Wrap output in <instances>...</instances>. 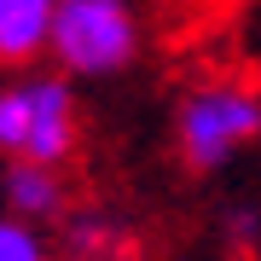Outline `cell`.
I'll return each mask as SVG.
<instances>
[{"instance_id":"3","label":"cell","mask_w":261,"mask_h":261,"mask_svg":"<svg viewBox=\"0 0 261 261\" xmlns=\"http://www.w3.org/2000/svg\"><path fill=\"white\" fill-rule=\"evenodd\" d=\"M47 53L64 75H122L140 58V12L134 0H58Z\"/></svg>"},{"instance_id":"5","label":"cell","mask_w":261,"mask_h":261,"mask_svg":"<svg viewBox=\"0 0 261 261\" xmlns=\"http://www.w3.org/2000/svg\"><path fill=\"white\" fill-rule=\"evenodd\" d=\"M0 197H6V215L12 221H64L70 203H64V174L58 168H35V163H6L0 168Z\"/></svg>"},{"instance_id":"8","label":"cell","mask_w":261,"mask_h":261,"mask_svg":"<svg viewBox=\"0 0 261 261\" xmlns=\"http://www.w3.org/2000/svg\"><path fill=\"white\" fill-rule=\"evenodd\" d=\"M221 238L232 244L238 255H255V250H261V203H226Z\"/></svg>"},{"instance_id":"1","label":"cell","mask_w":261,"mask_h":261,"mask_svg":"<svg viewBox=\"0 0 261 261\" xmlns=\"http://www.w3.org/2000/svg\"><path fill=\"white\" fill-rule=\"evenodd\" d=\"M261 140V87L244 75H203L174 99V157L192 174H215Z\"/></svg>"},{"instance_id":"2","label":"cell","mask_w":261,"mask_h":261,"mask_svg":"<svg viewBox=\"0 0 261 261\" xmlns=\"http://www.w3.org/2000/svg\"><path fill=\"white\" fill-rule=\"evenodd\" d=\"M82 140L75 93L64 75H18L0 87V157L6 163H35V168H64Z\"/></svg>"},{"instance_id":"4","label":"cell","mask_w":261,"mask_h":261,"mask_svg":"<svg viewBox=\"0 0 261 261\" xmlns=\"http://www.w3.org/2000/svg\"><path fill=\"white\" fill-rule=\"evenodd\" d=\"M58 244H64L58 261H140V232L105 209H70Z\"/></svg>"},{"instance_id":"7","label":"cell","mask_w":261,"mask_h":261,"mask_svg":"<svg viewBox=\"0 0 261 261\" xmlns=\"http://www.w3.org/2000/svg\"><path fill=\"white\" fill-rule=\"evenodd\" d=\"M0 261H58V255H53V244L41 238V226L0 215Z\"/></svg>"},{"instance_id":"6","label":"cell","mask_w":261,"mask_h":261,"mask_svg":"<svg viewBox=\"0 0 261 261\" xmlns=\"http://www.w3.org/2000/svg\"><path fill=\"white\" fill-rule=\"evenodd\" d=\"M58 0H0V70H23L47 53Z\"/></svg>"}]
</instances>
